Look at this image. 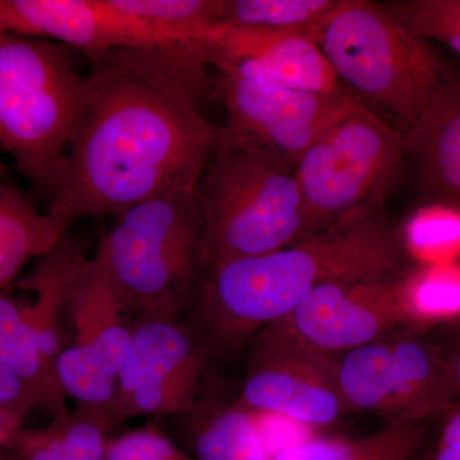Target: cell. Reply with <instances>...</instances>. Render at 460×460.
<instances>
[{
    "mask_svg": "<svg viewBox=\"0 0 460 460\" xmlns=\"http://www.w3.org/2000/svg\"><path fill=\"white\" fill-rule=\"evenodd\" d=\"M431 422L392 420L358 440L313 438L280 450L271 460H417L434 440Z\"/></svg>",
    "mask_w": 460,
    "mask_h": 460,
    "instance_id": "obj_20",
    "label": "cell"
},
{
    "mask_svg": "<svg viewBox=\"0 0 460 460\" xmlns=\"http://www.w3.org/2000/svg\"><path fill=\"white\" fill-rule=\"evenodd\" d=\"M89 260L65 235L58 246L41 257L36 270L18 281L30 293L21 301L23 319L36 338L45 365L56 375V361L63 350L60 323L75 281Z\"/></svg>",
    "mask_w": 460,
    "mask_h": 460,
    "instance_id": "obj_17",
    "label": "cell"
},
{
    "mask_svg": "<svg viewBox=\"0 0 460 460\" xmlns=\"http://www.w3.org/2000/svg\"><path fill=\"white\" fill-rule=\"evenodd\" d=\"M14 460H65L53 429L26 432L21 429L13 443L5 447Z\"/></svg>",
    "mask_w": 460,
    "mask_h": 460,
    "instance_id": "obj_30",
    "label": "cell"
},
{
    "mask_svg": "<svg viewBox=\"0 0 460 460\" xmlns=\"http://www.w3.org/2000/svg\"><path fill=\"white\" fill-rule=\"evenodd\" d=\"M332 368L348 411L389 422L438 420L460 402L435 330L377 339L332 356Z\"/></svg>",
    "mask_w": 460,
    "mask_h": 460,
    "instance_id": "obj_8",
    "label": "cell"
},
{
    "mask_svg": "<svg viewBox=\"0 0 460 460\" xmlns=\"http://www.w3.org/2000/svg\"><path fill=\"white\" fill-rule=\"evenodd\" d=\"M399 234L417 265L460 261V208L428 202L408 217Z\"/></svg>",
    "mask_w": 460,
    "mask_h": 460,
    "instance_id": "obj_24",
    "label": "cell"
},
{
    "mask_svg": "<svg viewBox=\"0 0 460 460\" xmlns=\"http://www.w3.org/2000/svg\"><path fill=\"white\" fill-rule=\"evenodd\" d=\"M5 172H7V166L4 165V163L0 162V177H2Z\"/></svg>",
    "mask_w": 460,
    "mask_h": 460,
    "instance_id": "obj_35",
    "label": "cell"
},
{
    "mask_svg": "<svg viewBox=\"0 0 460 460\" xmlns=\"http://www.w3.org/2000/svg\"><path fill=\"white\" fill-rule=\"evenodd\" d=\"M105 460H195L155 429H140L111 438Z\"/></svg>",
    "mask_w": 460,
    "mask_h": 460,
    "instance_id": "obj_28",
    "label": "cell"
},
{
    "mask_svg": "<svg viewBox=\"0 0 460 460\" xmlns=\"http://www.w3.org/2000/svg\"><path fill=\"white\" fill-rule=\"evenodd\" d=\"M420 458H422V456H420ZM420 459H417V460H420Z\"/></svg>",
    "mask_w": 460,
    "mask_h": 460,
    "instance_id": "obj_37",
    "label": "cell"
},
{
    "mask_svg": "<svg viewBox=\"0 0 460 460\" xmlns=\"http://www.w3.org/2000/svg\"><path fill=\"white\" fill-rule=\"evenodd\" d=\"M423 460H460V402L438 420Z\"/></svg>",
    "mask_w": 460,
    "mask_h": 460,
    "instance_id": "obj_31",
    "label": "cell"
},
{
    "mask_svg": "<svg viewBox=\"0 0 460 460\" xmlns=\"http://www.w3.org/2000/svg\"><path fill=\"white\" fill-rule=\"evenodd\" d=\"M405 163L404 133L357 105L330 124L296 162L304 235L380 208Z\"/></svg>",
    "mask_w": 460,
    "mask_h": 460,
    "instance_id": "obj_7",
    "label": "cell"
},
{
    "mask_svg": "<svg viewBox=\"0 0 460 460\" xmlns=\"http://www.w3.org/2000/svg\"><path fill=\"white\" fill-rule=\"evenodd\" d=\"M23 417L11 411H0V447H9L21 432Z\"/></svg>",
    "mask_w": 460,
    "mask_h": 460,
    "instance_id": "obj_33",
    "label": "cell"
},
{
    "mask_svg": "<svg viewBox=\"0 0 460 460\" xmlns=\"http://www.w3.org/2000/svg\"><path fill=\"white\" fill-rule=\"evenodd\" d=\"M65 235L25 192L0 181V290L14 283L27 261L48 255Z\"/></svg>",
    "mask_w": 460,
    "mask_h": 460,
    "instance_id": "obj_19",
    "label": "cell"
},
{
    "mask_svg": "<svg viewBox=\"0 0 460 460\" xmlns=\"http://www.w3.org/2000/svg\"><path fill=\"white\" fill-rule=\"evenodd\" d=\"M0 32L57 41L90 58L137 47L113 0H0Z\"/></svg>",
    "mask_w": 460,
    "mask_h": 460,
    "instance_id": "obj_14",
    "label": "cell"
},
{
    "mask_svg": "<svg viewBox=\"0 0 460 460\" xmlns=\"http://www.w3.org/2000/svg\"><path fill=\"white\" fill-rule=\"evenodd\" d=\"M12 454V453H11Z\"/></svg>",
    "mask_w": 460,
    "mask_h": 460,
    "instance_id": "obj_38",
    "label": "cell"
},
{
    "mask_svg": "<svg viewBox=\"0 0 460 460\" xmlns=\"http://www.w3.org/2000/svg\"><path fill=\"white\" fill-rule=\"evenodd\" d=\"M395 275L317 287L284 319L259 332L256 339L323 356L370 344L402 326Z\"/></svg>",
    "mask_w": 460,
    "mask_h": 460,
    "instance_id": "obj_11",
    "label": "cell"
},
{
    "mask_svg": "<svg viewBox=\"0 0 460 460\" xmlns=\"http://www.w3.org/2000/svg\"><path fill=\"white\" fill-rule=\"evenodd\" d=\"M405 138V162L429 202L460 208V80L450 78Z\"/></svg>",
    "mask_w": 460,
    "mask_h": 460,
    "instance_id": "obj_15",
    "label": "cell"
},
{
    "mask_svg": "<svg viewBox=\"0 0 460 460\" xmlns=\"http://www.w3.org/2000/svg\"><path fill=\"white\" fill-rule=\"evenodd\" d=\"M195 460H271L256 411L219 408L199 420L190 436Z\"/></svg>",
    "mask_w": 460,
    "mask_h": 460,
    "instance_id": "obj_23",
    "label": "cell"
},
{
    "mask_svg": "<svg viewBox=\"0 0 460 460\" xmlns=\"http://www.w3.org/2000/svg\"><path fill=\"white\" fill-rule=\"evenodd\" d=\"M239 405L287 417L307 426H328L347 414L332 356H323L255 339L252 361Z\"/></svg>",
    "mask_w": 460,
    "mask_h": 460,
    "instance_id": "obj_12",
    "label": "cell"
},
{
    "mask_svg": "<svg viewBox=\"0 0 460 460\" xmlns=\"http://www.w3.org/2000/svg\"><path fill=\"white\" fill-rule=\"evenodd\" d=\"M38 405H41L40 401L31 387L0 361V411L25 417L27 411Z\"/></svg>",
    "mask_w": 460,
    "mask_h": 460,
    "instance_id": "obj_29",
    "label": "cell"
},
{
    "mask_svg": "<svg viewBox=\"0 0 460 460\" xmlns=\"http://www.w3.org/2000/svg\"><path fill=\"white\" fill-rule=\"evenodd\" d=\"M378 210L210 269L193 301L208 337L234 343L284 319L317 287L385 279L402 270L401 234Z\"/></svg>",
    "mask_w": 460,
    "mask_h": 460,
    "instance_id": "obj_2",
    "label": "cell"
},
{
    "mask_svg": "<svg viewBox=\"0 0 460 460\" xmlns=\"http://www.w3.org/2000/svg\"><path fill=\"white\" fill-rule=\"evenodd\" d=\"M385 5L416 35L440 42L460 58V0H402Z\"/></svg>",
    "mask_w": 460,
    "mask_h": 460,
    "instance_id": "obj_27",
    "label": "cell"
},
{
    "mask_svg": "<svg viewBox=\"0 0 460 460\" xmlns=\"http://www.w3.org/2000/svg\"><path fill=\"white\" fill-rule=\"evenodd\" d=\"M199 44L217 69L284 89L316 93L344 90L317 42L305 36L217 23Z\"/></svg>",
    "mask_w": 460,
    "mask_h": 460,
    "instance_id": "obj_13",
    "label": "cell"
},
{
    "mask_svg": "<svg viewBox=\"0 0 460 460\" xmlns=\"http://www.w3.org/2000/svg\"><path fill=\"white\" fill-rule=\"evenodd\" d=\"M425 454H426V453H425ZM423 456H422V458H420V460H423Z\"/></svg>",
    "mask_w": 460,
    "mask_h": 460,
    "instance_id": "obj_36",
    "label": "cell"
},
{
    "mask_svg": "<svg viewBox=\"0 0 460 460\" xmlns=\"http://www.w3.org/2000/svg\"><path fill=\"white\" fill-rule=\"evenodd\" d=\"M435 335L460 399V320L452 325L435 330Z\"/></svg>",
    "mask_w": 460,
    "mask_h": 460,
    "instance_id": "obj_32",
    "label": "cell"
},
{
    "mask_svg": "<svg viewBox=\"0 0 460 460\" xmlns=\"http://www.w3.org/2000/svg\"><path fill=\"white\" fill-rule=\"evenodd\" d=\"M199 199L206 271L280 250L304 235L295 168L224 127L199 181Z\"/></svg>",
    "mask_w": 460,
    "mask_h": 460,
    "instance_id": "obj_4",
    "label": "cell"
},
{
    "mask_svg": "<svg viewBox=\"0 0 460 460\" xmlns=\"http://www.w3.org/2000/svg\"><path fill=\"white\" fill-rule=\"evenodd\" d=\"M339 84L359 104L381 109L410 128L452 78L429 41L385 4L343 0L317 38Z\"/></svg>",
    "mask_w": 460,
    "mask_h": 460,
    "instance_id": "obj_6",
    "label": "cell"
},
{
    "mask_svg": "<svg viewBox=\"0 0 460 460\" xmlns=\"http://www.w3.org/2000/svg\"><path fill=\"white\" fill-rule=\"evenodd\" d=\"M217 71V89L229 117L226 132L293 168L330 124L359 104L345 90L307 93Z\"/></svg>",
    "mask_w": 460,
    "mask_h": 460,
    "instance_id": "obj_10",
    "label": "cell"
},
{
    "mask_svg": "<svg viewBox=\"0 0 460 460\" xmlns=\"http://www.w3.org/2000/svg\"><path fill=\"white\" fill-rule=\"evenodd\" d=\"M131 332L117 395L108 410L114 423L199 411L208 350L198 332L175 320L159 319L136 321Z\"/></svg>",
    "mask_w": 460,
    "mask_h": 460,
    "instance_id": "obj_9",
    "label": "cell"
},
{
    "mask_svg": "<svg viewBox=\"0 0 460 460\" xmlns=\"http://www.w3.org/2000/svg\"><path fill=\"white\" fill-rule=\"evenodd\" d=\"M66 317L74 330L75 345L95 354L118 377L129 345L131 326L124 323L122 307L98 256L87 261L75 281Z\"/></svg>",
    "mask_w": 460,
    "mask_h": 460,
    "instance_id": "obj_16",
    "label": "cell"
},
{
    "mask_svg": "<svg viewBox=\"0 0 460 460\" xmlns=\"http://www.w3.org/2000/svg\"><path fill=\"white\" fill-rule=\"evenodd\" d=\"M402 328L429 332L460 320V261L404 268L395 275Z\"/></svg>",
    "mask_w": 460,
    "mask_h": 460,
    "instance_id": "obj_18",
    "label": "cell"
},
{
    "mask_svg": "<svg viewBox=\"0 0 460 460\" xmlns=\"http://www.w3.org/2000/svg\"><path fill=\"white\" fill-rule=\"evenodd\" d=\"M0 460H14L13 456L7 449V453L0 452Z\"/></svg>",
    "mask_w": 460,
    "mask_h": 460,
    "instance_id": "obj_34",
    "label": "cell"
},
{
    "mask_svg": "<svg viewBox=\"0 0 460 460\" xmlns=\"http://www.w3.org/2000/svg\"><path fill=\"white\" fill-rule=\"evenodd\" d=\"M111 414L102 408L84 407L58 414L50 428L65 460H105Z\"/></svg>",
    "mask_w": 460,
    "mask_h": 460,
    "instance_id": "obj_26",
    "label": "cell"
},
{
    "mask_svg": "<svg viewBox=\"0 0 460 460\" xmlns=\"http://www.w3.org/2000/svg\"><path fill=\"white\" fill-rule=\"evenodd\" d=\"M343 0H223L220 23L317 41Z\"/></svg>",
    "mask_w": 460,
    "mask_h": 460,
    "instance_id": "obj_22",
    "label": "cell"
},
{
    "mask_svg": "<svg viewBox=\"0 0 460 460\" xmlns=\"http://www.w3.org/2000/svg\"><path fill=\"white\" fill-rule=\"evenodd\" d=\"M54 368L65 395L84 407L109 410L117 395L118 377L95 354L77 345H68L58 356Z\"/></svg>",
    "mask_w": 460,
    "mask_h": 460,
    "instance_id": "obj_25",
    "label": "cell"
},
{
    "mask_svg": "<svg viewBox=\"0 0 460 460\" xmlns=\"http://www.w3.org/2000/svg\"><path fill=\"white\" fill-rule=\"evenodd\" d=\"M90 59L77 124L47 211L65 230L199 189L220 137V127L199 108L210 66L201 45L115 49Z\"/></svg>",
    "mask_w": 460,
    "mask_h": 460,
    "instance_id": "obj_1",
    "label": "cell"
},
{
    "mask_svg": "<svg viewBox=\"0 0 460 460\" xmlns=\"http://www.w3.org/2000/svg\"><path fill=\"white\" fill-rule=\"evenodd\" d=\"M99 257L124 317L177 320L206 271L199 189L147 199L118 217Z\"/></svg>",
    "mask_w": 460,
    "mask_h": 460,
    "instance_id": "obj_3",
    "label": "cell"
},
{
    "mask_svg": "<svg viewBox=\"0 0 460 460\" xmlns=\"http://www.w3.org/2000/svg\"><path fill=\"white\" fill-rule=\"evenodd\" d=\"M84 77L65 45L0 32V150L36 192L56 195L74 136Z\"/></svg>",
    "mask_w": 460,
    "mask_h": 460,
    "instance_id": "obj_5",
    "label": "cell"
},
{
    "mask_svg": "<svg viewBox=\"0 0 460 460\" xmlns=\"http://www.w3.org/2000/svg\"><path fill=\"white\" fill-rule=\"evenodd\" d=\"M0 361L31 387L41 405L56 416L66 411L65 393L45 365L35 335L23 319L21 301L9 288L0 290Z\"/></svg>",
    "mask_w": 460,
    "mask_h": 460,
    "instance_id": "obj_21",
    "label": "cell"
}]
</instances>
